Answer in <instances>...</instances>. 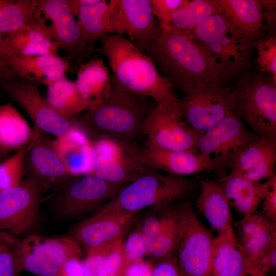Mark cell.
Wrapping results in <instances>:
<instances>
[{
  "label": "cell",
  "instance_id": "7dc6e473",
  "mask_svg": "<svg viewBox=\"0 0 276 276\" xmlns=\"http://www.w3.org/2000/svg\"><path fill=\"white\" fill-rule=\"evenodd\" d=\"M153 266L143 259L127 263L118 276H152Z\"/></svg>",
  "mask_w": 276,
  "mask_h": 276
},
{
  "label": "cell",
  "instance_id": "f907efd6",
  "mask_svg": "<svg viewBox=\"0 0 276 276\" xmlns=\"http://www.w3.org/2000/svg\"><path fill=\"white\" fill-rule=\"evenodd\" d=\"M98 0H66L68 7L74 17L77 16L79 10L84 5L96 3Z\"/></svg>",
  "mask_w": 276,
  "mask_h": 276
},
{
  "label": "cell",
  "instance_id": "44dd1931",
  "mask_svg": "<svg viewBox=\"0 0 276 276\" xmlns=\"http://www.w3.org/2000/svg\"><path fill=\"white\" fill-rule=\"evenodd\" d=\"M254 133L231 112L210 129L199 135L197 148L199 152L227 160L228 157Z\"/></svg>",
  "mask_w": 276,
  "mask_h": 276
},
{
  "label": "cell",
  "instance_id": "277c9868",
  "mask_svg": "<svg viewBox=\"0 0 276 276\" xmlns=\"http://www.w3.org/2000/svg\"><path fill=\"white\" fill-rule=\"evenodd\" d=\"M228 87L231 112L255 134L276 141V81L249 64L234 74Z\"/></svg>",
  "mask_w": 276,
  "mask_h": 276
},
{
  "label": "cell",
  "instance_id": "d6986e66",
  "mask_svg": "<svg viewBox=\"0 0 276 276\" xmlns=\"http://www.w3.org/2000/svg\"><path fill=\"white\" fill-rule=\"evenodd\" d=\"M25 160V175L46 193L74 176L70 175L58 155L53 140L37 127Z\"/></svg>",
  "mask_w": 276,
  "mask_h": 276
},
{
  "label": "cell",
  "instance_id": "8d00e7d4",
  "mask_svg": "<svg viewBox=\"0 0 276 276\" xmlns=\"http://www.w3.org/2000/svg\"><path fill=\"white\" fill-rule=\"evenodd\" d=\"M251 63L256 70L276 81V33L264 30L256 37Z\"/></svg>",
  "mask_w": 276,
  "mask_h": 276
},
{
  "label": "cell",
  "instance_id": "30bf717a",
  "mask_svg": "<svg viewBox=\"0 0 276 276\" xmlns=\"http://www.w3.org/2000/svg\"><path fill=\"white\" fill-rule=\"evenodd\" d=\"M45 193L26 179L0 191V232L15 237L22 235L35 223Z\"/></svg>",
  "mask_w": 276,
  "mask_h": 276
},
{
  "label": "cell",
  "instance_id": "f5cc1de1",
  "mask_svg": "<svg viewBox=\"0 0 276 276\" xmlns=\"http://www.w3.org/2000/svg\"><path fill=\"white\" fill-rule=\"evenodd\" d=\"M9 157V155L0 153V164Z\"/></svg>",
  "mask_w": 276,
  "mask_h": 276
},
{
  "label": "cell",
  "instance_id": "ee69618b",
  "mask_svg": "<svg viewBox=\"0 0 276 276\" xmlns=\"http://www.w3.org/2000/svg\"><path fill=\"white\" fill-rule=\"evenodd\" d=\"M268 188L262 201V214L266 219L276 222V175L268 179Z\"/></svg>",
  "mask_w": 276,
  "mask_h": 276
},
{
  "label": "cell",
  "instance_id": "bcb514c9",
  "mask_svg": "<svg viewBox=\"0 0 276 276\" xmlns=\"http://www.w3.org/2000/svg\"><path fill=\"white\" fill-rule=\"evenodd\" d=\"M262 19L265 31L276 33V1L261 0Z\"/></svg>",
  "mask_w": 276,
  "mask_h": 276
},
{
  "label": "cell",
  "instance_id": "ffe728a7",
  "mask_svg": "<svg viewBox=\"0 0 276 276\" xmlns=\"http://www.w3.org/2000/svg\"><path fill=\"white\" fill-rule=\"evenodd\" d=\"M215 238L192 209L177 254L180 276H209Z\"/></svg>",
  "mask_w": 276,
  "mask_h": 276
},
{
  "label": "cell",
  "instance_id": "f546056e",
  "mask_svg": "<svg viewBox=\"0 0 276 276\" xmlns=\"http://www.w3.org/2000/svg\"><path fill=\"white\" fill-rule=\"evenodd\" d=\"M116 0L108 2L98 0L96 3L83 6L77 14V25L85 42L94 45L112 34L111 18Z\"/></svg>",
  "mask_w": 276,
  "mask_h": 276
},
{
  "label": "cell",
  "instance_id": "60d3db41",
  "mask_svg": "<svg viewBox=\"0 0 276 276\" xmlns=\"http://www.w3.org/2000/svg\"><path fill=\"white\" fill-rule=\"evenodd\" d=\"M16 238L7 232H0V276H19L13 252Z\"/></svg>",
  "mask_w": 276,
  "mask_h": 276
},
{
  "label": "cell",
  "instance_id": "4316f807",
  "mask_svg": "<svg viewBox=\"0 0 276 276\" xmlns=\"http://www.w3.org/2000/svg\"><path fill=\"white\" fill-rule=\"evenodd\" d=\"M222 190L230 206L243 217L255 213L268 188V181L255 182L225 173L214 180Z\"/></svg>",
  "mask_w": 276,
  "mask_h": 276
},
{
  "label": "cell",
  "instance_id": "7402d4cb",
  "mask_svg": "<svg viewBox=\"0 0 276 276\" xmlns=\"http://www.w3.org/2000/svg\"><path fill=\"white\" fill-rule=\"evenodd\" d=\"M58 49L51 39L49 26L43 17L38 22L5 35L0 41V55L4 59L11 56L58 55Z\"/></svg>",
  "mask_w": 276,
  "mask_h": 276
},
{
  "label": "cell",
  "instance_id": "83f0119b",
  "mask_svg": "<svg viewBox=\"0 0 276 276\" xmlns=\"http://www.w3.org/2000/svg\"><path fill=\"white\" fill-rule=\"evenodd\" d=\"M192 209L191 200L179 202L174 214L161 233L146 247L147 255L152 260L157 262L177 255Z\"/></svg>",
  "mask_w": 276,
  "mask_h": 276
},
{
  "label": "cell",
  "instance_id": "8992f818",
  "mask_svg": "<svg viewBox=\"0 0 276 276\" xmlns=\"http://www.w3.org/2000/svg\"><path fill=\"white\" fill-rule=\"evenodd\" d=\"M128 184L107 181L93 175L73 176L51 191L44 200L56 218H76L100 208Z\"/></svg>",
  "mask_w": 276,
  "mask_h": 276
},
{
  "label": "cell",
  "instance_id": "e575fe53",
  "mask_svg": "<svg viewBox=\"0 0 276 276\" xmlns=\"http://www.w3.org/2000/svg\"><path fill=\"white\" fill-rule=\"evenodd\" d=\"M43 18L38 0H0V33L4 35Z\"/></svg>",
  "mask_w": 276,
  "mask_h": 276
},
{
  "label": "cell",
  "instance_id": "836d02e7",
  "mask_svg": "<svg viewBox=\"0 0 276 276\" xmlns=\"http://www.w3.org/2000/svg\"><path fill=\"white\" fill-rule=\"evenodd\" d=\"M47 86L45 100L57 112L72 118L87 110L91 103L78 91L75 81L66 75L59 80L44 84Z\"/></svg>",
  "mask_w": 276,
  "mask_h": 276
},
{
  "label": "cell",
  "instance_id": "6da1fadb",
  "mask_svg": "<svg viewBox=\"0 0 276 276\" xmlns=\"http://www.w3.org/2000/svg\"><path fill=\"white\" fill-rule=\"evenodd\" d=\"M160 34L148 55L161 76L175 90L186 94L214 84H228L236 72L170 25L160 24Z\"/></svg>",
  "mask_w": 276,
  "mask_h": 276
},
{
  "label": "cell",
  "instance_id": "d6a6232c",
  "mask_svg": "<svg viewBox=\"0 0 276 276\" xmlns=\"http://www.w3.org/2000/svg\"><path fill=\"white\" fill-rule=\"evenodd\" d=\"M25 119L11 102L0 104V153L16 152L25 146L33 134Z\"/></svg>",
  "mask_w": 276,
  "mask_h": 276
},
{
  "label": "cell",
  "instance_id": "c3c4849f",
  "mask_svg": "<svg viewBox=\"0 0 276 276\" xmlns=\"http://www.w3.org/2000/svg\"><path fill=\"white\" fill-rule=\"evenodd\" d=\"M83 262L79 259H72L64 265L59 276H83Z\"/></svg>",
  "mask_w": 276,
  "mask_h": 276
},
{
  "label": "cell",
  "instance_id": "ba28073f",
  "mask_svg": "<svg viewBox=\"0 0 276 276\" xmlns=\"http://www.w3.org/2000/svg\"><path fill=\"white\" fill-rule=\"evenodd\" d=\"M13 252L19 275L26 270L36 276H59L66 262L79 259L81 249L66 236L46 237L30 234L16 239Z\"/></svg>",
  "mask_w": 276,
  "mask_h": 276
},
{
  "label": "cell",
  "instance_id": "f6af8a7d",
  "mask_svg": "<svg viewBox=\"0 0 276 276\" xmlns=\"http://www.w3.org/2000/svg\"><path fill=\"white\" fill-rule=\"evenodd\" d=\"M152 276H180L177 255L156 262L153 267Z\"/></svg>",
  "mask_w": 276,
  "mask_h": 276
},
{
  "label": "cell",
  "instance_id": "3957f363",
  "mask_svg": "<svg viewBox=\"0 0 276 276\" xmlns=\"http://www.w3.org/2000/svg\"><path fill=\"white\" fill-rule=\"evenodd\" d=\"M150 99L112 85L111 93L102 102L71 118L73 126L93 143L102 139L129 142L145 134V121L153 105Z\"/></svg>",
  "mask_w": 276,
  "mask_h": 276
},
{
  "label": "cell",
  "instance_id": "7c38bea8",
  "mask_svg": "<svg viewBox=\"0 0 276 276\" xmlns=\"http://www.w3.org/2000/svg\"><path fill=\"white\" fill-rule=\"evenodd\" d=\"M111 26L112 33L127 35L132 44L147 55L161 32L150 0H116Z\"/></svg>",
  "mask_w": 276,
  "mask_h": 276
},
{
  "label": "cell",
  "instance_id": "ab89813d",
  "mask_svg": "<svg viewBox=\"0 0 276 276\" xmlns=\"http://www.w3.org/2000/svg\"><path fill=\"white\" fill-rule=\"evenodd\" d=\"M124 238L107 244L104 262L99 276H118L124 263Z\"/></svg>",
  "mask_w": 276,
  "mask_h": 276
},
{
  "label": "cell",
  "instance_id": "f35d334b",
  "mask_svg": "<svg viewBox=\"0 0 276 276\" xmlns=\"http://www.w3.org/2000/svg\"><path fill=\"white\" fill-rule=\"evenodd\" d=\"M33 134L30 141L0 164V191L19 183L25 175V160L36 132L33 127Z\"/></svg>",
  "mask_w": 276,
  "mask_h": 276
},
{
  "label": "cell",
  "instance_id": "1f68e13d",
  "mask_svg": "<svg viewBox=\"0 0 276 276\" xmlns=\"http://www.w3.org/2000/svg\"><path fill=\"white\" fill-rule=\"evenodd\" d=\"M217 14L240 30L257 36L264 30L261 0H214Z\"/></svg>",
  "mask_w": 276,
  "mask_h": 276
},
{
  "label": "cell",
  "instance_id": "d4e9b609",
  "mask_svg": "<svg viewBox=\"0 0 276 276\" xmlns=\"http://www.w3.org/2000/svg\"><path fill=\"white\" fill-rule=\"evenodd\" d=\"M249 267L232 224L215 238L209 276H243Z\"/></svg>",
  "mask_w": 276,
  "mask_h": 276
},
{
  "label": "cell",
  "instance_id": "4dcf8cb0",
  "mask_svg": "<svg viewBox=\"0 0 276 276\" xmlns=\"http://www.w3.org/2000/svg\"><path fill=\"white\" fill-rule=\"evenodd\" d=\"M75 82L79 93L92 106L102 102L112 90L109 70L101 59H91L81 64Z\"/></svg>",
  "mask_w": 276,
  "mask_h": 276
},
{
  "label": "cell",
  "instance_id": "d590c367",
  "mask_svg": "<svg viewBox=\"0 0 276 276\" xmlns=\"http://www.w3.org/2000/svg\"><path fill=\"white\" fill-rule=\"evenodd\" d=\"M217 14L214 0H193L174 12L170 25L190 37L197 25L204 18Z\"/></svg>",
  "mask_w": 276,
  "mask_h": 276
},
{
  "label": "cell",
  "instance_id": "816d5d0a",
  "mask_svg": "<svg viewBox=\"0 0 276 276\" xmlns=\"http://www.w3.org/2000/svg\"><path fill=\"white\" fill-rule=\"evenodd\" d=\"M243 276H266V275L255 270V269L249 267L245 272Z\"/></svg>",
  "mask_w": 276,
  "mask_h": 276
},
{
  "label": "cell",
  "instance_id": "9a60e30c",
  "mask_svg": "<svg viewBox=\"0 0 276 276\" xmlns=\"http://www.w3.org/2000/svg\"><path fill=\"white\" fill-rule=\"evenodd\" d=\"M0 87L42 131L58 137L73 127L71 118L59 114L43 98L37 83L20 80L4 83Z\"/></svg>",
  "mask_w": 276,
  "mask_h": 276
},
{
  "label": "cell",
  "instance_id": "484cf974",
  "mask_svg": "<svg viewBox=\"0 0 276 276\" xmlns=\"http://www.w3.org/2000/svg\"><path fill=\"white\" fill-rule=\"evenodd\" d=\"M5 59L19 79L42 84L59 80L70 69L65 58L58 55L11 56Z\"/></svg>",
  "mask_w": 276,
  "mask_h": 276
},
{
  "label": "cell",
  "instance_id": "7bdbcfd3",
  "mask_svg": "<svg viewBox=\"0 0 276 276\" xmlns=\"http://www.w3.org/2000/svg\"><path fill=\"white\" fill-rule=\"evenodd\" d=\"M145 255H147L146 246L140 232L136 226L124 242V259L128 263H131L142 259Z\"/></svg>",
  "mask_w": 276,
  "mask_h": 276
},
{
  "label": "cell",
  "instance_id": "f1b7e54d",
  "mask_svg": "<svg viewBox=\"0 0 276 276\" xmlns=\"http://www.w3.org/2000/svg\"><path fill=\"white\" fill-rule=\"evenodd\" d=\"M196 206L212 229L220 234L232 225L230 205L222 190L215 181L200 182Z\"/></svg>",
  "mask_w": 276,
  "mask_h": 276
},
{
  "label": "cell",
  "instance_id": "681fc988",
  "mask_svg": "<svg viewBox=\"0 0 276 276\" xmlns=\"http://www.w3.org/2000/svg\"><path fill=\"white\" fill-rule=\"evenodd\" d=\"M5 35L0 33V41ZM20 80L7 61L0 55V85L4 83Z\"/></svg>",
  "mask_w": 276,
  "mask_h": 276
},
{
  "label": "cell",
  "instance_id": "52a82bcc",
  "mask_svg": "<svg viewBox=\"0 0 276 276\" xmlns=\"http://www.w3.org/2000/svg\"><path fill=\"white\" fill-rule=\"evenodd\" d=\"M256 37L238 29L222 16L215 14L202 19L190 38L203 45L221 64L236 72L251 64Z\"/></svg>",
  "mask_w": 276,
  "mask_h": 276
},
{
  "label": "cell",
  "instance_id": "b9f144b4",
  "mask_svg": "<svg viewBox=\"0 0 276 276\" xmlns=\"http://www.w3.org/2000/svg\"><path fill=\"white\" fill-rule=\"evenodd\" d=\"M188 0H150L152 13L160 24L170 25L172 15L186 5Z\"/></svg>",
  "mask_w": 276,
  "mask_h": 276
},
{
  "label": "cell",
  "instance_id": "9c48e42d",
  "mask_svg": "<svg viewBox=\"0 0 276 276\" xmlns=\"http://www.w3.org/2000/svg\"><path fill=\"white\" fill-rule=\"evenodd\" d=\"M38 3L43 17L51 22L49 30L52 41L65 52L70 68L77 72L86 59L99 52L98 49L83 39L66 0H38Z\"/></svg>",
  "mask_w": 276,
  "mask_h": 276
},
{
  "label": "cell",
  "instance_id": "ac0fdd59",
  "mask_svg": "<svg viewBox=\"0 0 276 276\" xmlns=\"http://www.w3.org/2000/svg\"><path fill=\"white\" fill-rule=\"evenodd\" d=\"M276 141L254 134L228 157L229 173L248 180L261 182L275 175Z\"/></svg>",
  "mask_w": 276,
  "mask_h": 276
},
{
  "label": "cell",
  "instance_id": "8fae6325",
  "mask_svg": "<svg viewBox=\"0 0 276 276\" xmlns=\"http://www.w3.org/2000/svg\"><path fill=\"white\" fill-rule=\"evenodd\" d=\"M137 159L146 167L166 173L185 176L205 171L225 173L226 161L199 152L170 150L159 147L148 140L140 150L136 148Z\"/></svg>",
  "mask_w": 276,
  "mask_h": 276
},
{
  "label": "cell",
  "instance_id": "603a6c76",
  "mask_svg": "<svg viewBox=\"0 0 276 276\" xmlns=\"http://www.w3.org/2000/svg\"><path fill=\"white\" fill-rule=\"evenodd\" d=\"M54 147L65 168L72 176L89 175L96 159L93 143L73 126L53 140Z\"/></svg>",
  "mask_w": 276,
  "mask_h": 276
},
{
  "label": "cell",
  "instance_id": "7a4b0ae2",
  "mask_svg": "<svg viewBox=\"0 0 276 276\" xmlns=\"http://www.w3.org/2000/svg\"><path fill=\"white\" fill-rule=\"evenodd\" d=\"M101 42L98 50L108 61L113 86L148 97L156 104L180 113L175 89L161 76L148 55L123 35H109Z\"/></svg>",
  "mask_w": 276,
  "mask_h": 276
},
{
  "label": "cell",
  "instance_id": "74e56055",
  "mask_svg": "<svg viewBox=\"0 0 276 276\" xmlns=\"http://www.w3.org/2000/svg\"><path fill=\"white\" fill-rule=\"evenodd\" d=\"M181 202V201H180ZM180 202L148 208L136 223L146 247L161 233Z\"/></svg>",
  "mask_w": 276,
  "mask_h": 276
},
{
  "label": "cell",
  "instance_id": "4fadbf2b",
  "mask_svg": "<svg viewBox=\"0 0 276 276\" xmlns=\"http://www.w3.org/2000/svg\"><path fill=\"white\" fill-rule=\"evenodd\" d=\"M179 110L192 129H210L231 113L228 84H214L184 94L179 98Z\"/></svg>",
  "mask_w": 276,
  "mask_h": 276
},
{
  "label": "cell",
  "instance_id": "5b68a950",
  "mask_svg": "<svg viewBox=\"0 0 276 276\" xmlns=\"http://www.w3.org/2000/svg\"><path fill=\"white\" fill-rule=\"evenodd\" d=\"M197 188L195 179L149 169L97 211L138 213L146 208L191 200Z\"/></svg>",
  "mask_w": 276,
  "mask_h": 276
},
{
  "label": "cell",
  "instance_id": "e0dca14e",
  "mask_svg": "<svg viewBox=\"0 0 276 276\" xmlns=\"http://www.w3.org/2000/svg\"><path fill=\"white\" fill-rule=\"evenodd\" d=\"M138 213L100 212L73 226L66 236L87 252L105 244L124 238L136 224Z\"/></svg>",
  "mask_w": 276,
  "mask_h": 276
},
{
  "label": "cell",
  "instance_id": "5bb4252c",
  "mask_svg": "<svg viewBox=\"0 0 276 276\" xmlns=\"http://www.w3.org/2000/svg\"><path fill=\"white\" fill-rule=\"evenodd\" d=\"M93 144L96 159L89 175L111 182L129 183L149 169L137 159L136 148L129 142L102 139Z\"/></svg>",
  "mask_w": 276,
  "mask_h": 276
},
{
  "label": "cell",
  "instance_id": "2e32d148",
  "mask_svg": "<svg viewBox=\"0 0 276 276\" xmlns=\"http://www.w3.org/2000/svg\"><path fill=\"white\" fill-rule=\"evenodd\" d=\"M144 130L148 140L159 147L199 152L197 143L201 132L192 129L179 112L156 103L148 111Z\"/></svg>",
  "mask_w": 276,
  "mask_h": 276
},
{
  "label": "cell",
  "instance_id": "cb8c5ba5",
  "mask_svg": "<svg viewBox=\"0 0 276 276\" xmlns=\"http://www.w3.org/2000/svg\"><path fill=\"white\" fill-rule=\"evenodd\" d=\"M235 234L249 265L264 255L276 241V222L252 214L234 223Z\"/></svg>",
  "mask_w": 276,
  "mask_h": 276
}]
</instances>
